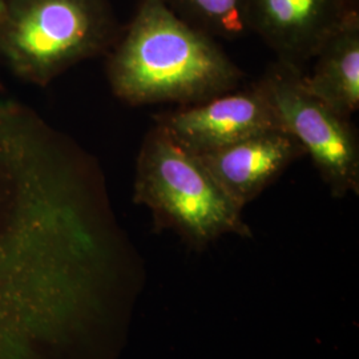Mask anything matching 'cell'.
I'll return each instance as SVG.
<instances>
[{
  "label": "cell",
  "instance_id": "cell-7",
  "mask_svg": "<svg viewBox=\"0 0 359 359\" xmlns=\"http://www.w3.org/2000/svg\"><path fill=\"white\" fill-rule=\"evenodd\" d=\"M305 154L292 135L274 128L198 157L221 189L244 209Z\"/></svg>",
  "mask_w": 359,
  "mask_h": 359
},
{
  "label": "cell",
  "instance_id": "cell-10",
  "mask_svg": "<svg viewBox=\"0 0 359 359\" xmlns=\"http://www.w3.org/2000/svg\"><path fill=\"white\" fill-rule=\"evenodd\" d=\"M11 1H13V0H0V20H1L3 15L6 13V10H7V7H8V4H10Z\"/></svg>",
  "mask_w": 359,
  "mask_h": 359
},
{
  "label": "cell",
  "instance_id": "cell-3",
  "mask_svg": "<svg viewBox=\"0 0 359 359\" xmlns=\"http://www.w3.org/2000/svg\"><path fill=\"white\" fill-rule=\"evenodd\" d=\"M121 31L107 0H13L0 20V59L46 86L114 47Z\"/></svg>",
  "mask_w": 359,
  "mask_h": 359
},
{
  "label": "cell",
  "instance_id": "cell-6",
  "mask_svg": "<svg viewBox=\"0 0 359 359\" xmlns=\"http://www.w3.org/2000/svg\"><path fill=\"white\" fill-rule=\"evenodd\" d=\"M358 10V0H248L246 19L278 63L305 74L323 43Z\"/></svg>",
  "mask_w": 359,
  "mask_h": 359
},
{
  "label": "cell",
  "instance_id": "cell-5",
  "mask_svg": "<svg viewBox=\"0 0 359 359\" xmlns=\"http://www.w3.org/2000/svg\"><path fill=\"white\" fill-rule=\"evenodd\" d=\"M154 120L175 142L196 156L280 128L274 109L258 81L201 103L179 105L154 116Z\"/></svg>",
  "mask_w": 359,
  "mask_h": 359
},
{
  "label": "cell",
  "instance_id": "cell-4",
  "mask_svg": "<svg viewBox=\"0 0 359 359\" xmlns=\"http://www.w3.org/2000/svg\"><path fill=\"white\" fill-rule=\"evenodd\" d=\"M301 72L276 62L258 80L280 128L310 156L332 196L359 193V142L351 118L338 115L313 96Z\"/></svg>",
  "mask_w": 359,
  "mask_h": 359
},
{
  "label": "cell",
  "instance_id": "cell-9",
  "mask_svg": "<svg viewBox=\"0 0 359 359\" xmlns=\"http://www.w3.org/2000/svg\"><path fill=\"white\" fill-rule=\"evenodd\" d=\"M188 25L212 38H241L249 31L248 0H164Z\"/></svg>",
  "mask_w": 359,
  "mask_h": 359
},
{
  "label": "cell",
  "instance_id": "cell-2",
  "mask_svg": "<svg viewBox=\"0 0 359 359\" xmlns=\"http://www.w3.org/2000/svg\"><path fill=\"white\" fill-rule=\"evenodd\" d=\"M133 197L151 210L157 228L175 231L193 249H205L228 234L252 237L243 208L221 189L200 157L156 124L137 157Z\"/></svg>",
  "mask_w": 359,
  "mask_h": 359
},
{
  "label": "cell",
  "instance_id": "cell-8",
  "mask_svg": "<svg viewBox=\"0 0 359 359\" xmlns=\"http://www.w3.org/2000/svg\"><path fill=\"white\" fill-rule=\"evenodd\" d=\"M313 71L302 75L305 88L338 115L359 109V10L351 11L323 43Z\"/></svg>",
  "mask_w": 359,
  "mask_h": 359
},
{
  "label": "cell",
  "instance_id": "cell-1",
  "mask_svg": "<svg viewBox=\"0 0 359 359\" xmlns=\"http://www.w3.org/2000/svg\"><path fill=\"white\" fill-rule=\"evenodd\" d=\"M107 74L129 105L201 103L240 87L244 72L215 38L184 22L164 0H142L116 40Z\"/></svg>",
  "mask_w": 359,
  "mask_h": 359
}]
</instances>
